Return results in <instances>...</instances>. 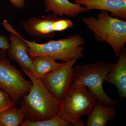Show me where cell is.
Masks as SVG:
<instances>
[{
  "mask_svg": "<svg viewBox=\"0 0 126 126\" xmlns=\"http://www.w3.org/2000/svg\"><path fill=\"white\" fill-rule=\"evenodd\" d=\"M96 101L87 88L72 81L60 104L59 115L73 126H83L86 122L81 119L88 116Z\"/></svg>",
  "mask_w": 126,
  "mask_h": 126,
  "instance_id": "5",
  "label": "cell"
},
{
  "mask_svg": "<svg viewBox=\"0 0 126 126\" xmlns=\"http://www.w3.org/2000/svg\"><path fill=\"white\" fill-rule=\"evenodd\" d=\"M77 61L73 60L66 62L41 78L49 92L60 104L72 83L73 67Z\"/></svg>",
  "mask_w": 126,
  "mask_h": 126,
  "instance_id": "7",
  "label": "cell"
},
{
  "mask_svg": "<svg viewBox=\"0 0 126 126\" xmlns=\"http://www.w3.org/2000/svg\"><path fill=\"white\" fill-rule=\"evenodd\" d=\"M25 118L21 109L14 107L0 113V126H21Z\"/></svg>",
  "mask_w": 126,
  "mask_h": 126,
  "instance_id": "15",
  "label": "cell"
},
{
  "mask_svg": "<svg viewBox=\"0 0 126 126\" xmlns=\"http://www.w3.org/2000/svg\"><path fill=\"white\" fill-rule=\"evenodd\" d=\"M65 63H58L55 59L49 56H35L33 57L30 71L35 77L41 79L46 74L60 67Z\"/></svg>",
  "mask_w": 126,
  "mask_h": 126,
  "instance_id": "14",
  "label": "cell"
},
{
  "mask_svg": "<svg viewBox=\"0 0 126 126\" xmlns=\"http://www.w3.org/2000/svg\"><path fill=\"white\" fill-rule=\"evenodd\" d=\"M12 5L16 8H23L25 7V0H9Z\"/></svg>",
  "mask_w": 126,
  "mask_h": 126,
  "instance_id": "19",
  "label": "cell"
},
{
  "mask_svg": "<svg viewBox=\"0 0 126 126\" xmlns=\"http://www.w3.org/2000/svg\"><path fill=\"white\" fill-rule=\"evenodd\" d=\"M115 63L99 61L84 65L75 64L72 81L86 86L97 101L105 106H115L118 101L109 96L104 89L103 84Z\"/></svg>",
  "mask_w": 126,
  "mask_h": 126,
  "instance_id": "3",
  "label": "cell"
},
{
  "mask_svg": "<svg viewBox=\"0 0 126 126\" xmlns=\"http://www.w3.org/2000/svg\"><path fill=\"white\" fill-rule=\"evenodd\" d=\"M21 70L33 84L29 92L23 96L19 104L25 118L32 121L39 122L59 115L60 104L49 93L41 79L35 77L30 70Z\"/></svg>",
  "mask_w": 126,
  "mask_h": 126,
  "instance_id": "1",
  "label": "cell"
},
{
  "mask_svg": "<svg viewBox=\"0 0 126 126\" xmlns=\"http://www.w3.org/2000/svg\"><path fill=\"white\" fill-rule=\"evenodd\" d=\"M74 2L86 7L88 12L105 11L110 12L112 16L126 19V0H74Z\"/></svg>",
  "mask_w": 126,
  "mask_h": 126,
  "instance_id": "10",
  "label": "cell"
},
{
  "mask_svg": "<svg viewBox=\"0 0 126 126\" xmlns=\"http://www.w3.org/2000/svg\"><path fill=\"white\" fill-rule=\"evenodd\" d=\"M58 16L49 15L43 19L34 16L23 22V25L27 33L40 38L54 37L55 32H59Z\"/></svg>",
  "mask_w": 126,
  "mask_h": 126,
  "instance_id": "9",
  "label": "cell"
},
{
  "mask_svg": "<svg viewBox=\"0 0 126 126\" xmlns=\"http://www.w3.org/2000/svg\"><path fill=\"white\" fill-rule=\"evenodd\" d=\"M1 24L10 32V42L7 51L10 58L15 61L21 69L30 70L33 57L29 54V45L7 20H3Z\"/></svg>",
  "mask_w": 126,
  "mask_h": 126,
  "instance_id": "8",
  "label": "cell"
},
{
  "mask_svg": "<svg viewBox=\"0 0 126 126\" xmlns=\"http://www.w3.org/2000/svg\"><path fill=\"white\" fill-rule=\"evenodd\" d=\"M117 114L114 106H105L96 101L88 116L86 126H106L109 121L116 118Z\"/></svg>",
  "mask_w": 126,
  "mask_h": 126,
  "instance_id": "13",
  "label": "cell"
},
{
  "mask_svg": "<svg viewBox=\"0 0 126 126\" xmlns=\"http://www.w3.org/2000/svg\"><path fill=\"white\" fill-rule=\"evenodd\" d=\"M21 126H73L65 121L60 115L54 117L51 119L39 122H33L25 118Z\"/></svg>",
  "mask_w": 126,
  "mask_h": 126,
  "instance_id": "16",
  "label": "cell"
},
{
  "mask_svg": "<svg viewBox=\"0 0 126 126\" xmlns=\"http://www.w3.org/2000/svg\"><path fill=\"white\" fill-rule=\"evenodd\" d=\"M32 84L31 80L26 79L20 70L12 64L6 54L0 56V88L16 104H19L23 96L28 94Z\"/></svg>",
  "mask_w": 126,
  "mask_h": 126,
  "instance_id": "6",
  "label": "cell"
},
{
  "mask_svg": "<svg viewBox=\"0 0 126 126\" xmlns=\"http://www.w3.org/2000/svg\"><path fill=\"white\" fill-rule=\"evenodd\" d=\"M82 20L97 41L110 45L118 57L126 42V22L101 11L96 16L85 17Z\"/></svg>",
  "mask_w": 126,
  "mask_h": 126,
  "instance_id": "2",
  "label": "cell"
},
{
  "mask_svg": "<svg viewBox=\"0 0 126 126\" xmlns=\"http://www.w3.org/2000/svg\"><path fill=\"white\" fill-rule=\"evenodd\" d=\"M45 11H51L54 15L66 16L73 17L83 12H87L86 7L69 0H44Z\"/></svg>",
  "mask_w": 126,
  "mask_h": 126,
  "instance_id": "12",
  "label": "cell"
},
{
  "mask_svg": "<svg viewBox=\"0 0 126 126\" xmlns=\"http://www.w3.org/2000/svg\"><path fill=\"white\" fill-rule=\"evenodd\" d=\"M117 63L109 73L106 82L112 84L118 91L119 99L126 97V49L125 46L120 52Z\"/></svg>",
  "mask_w": 126,
  "mask_h": 126,
  "instance_id": "11",
  "label": "cell"
},
{
  "mask_svg": "<svg viewBox=\"0 0 126 126\" xmlns=\"http://www.w3.org/2000/svg\"><path fill=\"white\" fill-rule=\"evenodd\" d=\"M16 104L7 93L0 88V113L14 107Z\"/></svg>",
  "mask_w": 126,
  "mask_h": 126,
  "instance_id": "17",
  "label": "cell"
},
{
  "mask_svg": "<svg viewBox=\"0 0 126 126\" xmlns=\"http://www.w3.org/2000/svg\"><path fill=\"white\" fill-rule=\"evenodd\" d=\"M9 38L4 35H0V56L5 54L9 48Z\"/></svg>",
  "mask_w": 126,
  "mask_h": 126,
  "instance_id": "18",
  "label": "cell"
},
{
  "mask_svg": "<svg viewBox=\"0 0 126 126\" xmlns=\"http://www.w3.org/2000/svg\"><path fill=\"white\" fill-rule=\"evenodd\" d=\"M29 47V54L31 57L43 55L49 56L64 63L84 58L85 39L78 34L58 40H51L45 44H39L23 38Z\"/></svg>",
  "mask_w": 126,
  "mask_h": 126,
  "instance_id": "4",
  "label": "cell"
}]
</instances>
